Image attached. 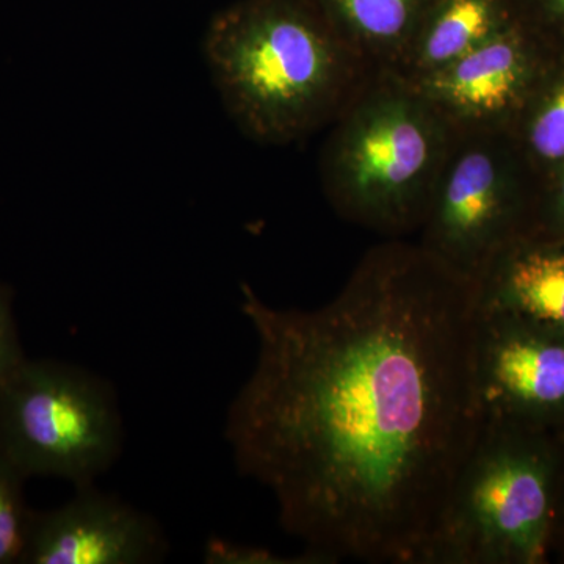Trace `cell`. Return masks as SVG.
I'll return each instance as SVG.
<instances>
[{
  "instance_id": "obj_1",
  "label": "cell",
  "mask_w": 564,
  "mask_h": 564,
  "mask_svg": "<svg viewBox=\"0 0 564 564\" xmlns=\"http://www.w3.org/2000/svg\"><path fill=\"white\" fill-rule=\"evenodd\" d=\"M240 310L258 356L226 414L239 474L334 564H421L484 425L477 282L391 239L325 306L274 307L242 284Z\"/></svg>"
},
{
  "instance_id": "obj_2",
  "label": "cell",
  "mask_w": 564,
  "mask_h": 564,
  "mask_svg": "<svg viewBox=\"0 0 564 564\" xmlns=\"http://www.w3.org/2000/svg\"><path fill=\"white\" fill-rule=\"evenodd\" d=\"M204 51L229 117L263 144L332 126L377 70L313 0H239L212 20Z\"/></svg>"
},
{
  "instance_id": "obj_3",
  "label": "cell",
  "mask_w": 564,
  "mask_h": 564,
  "mask_svg": "<svg viewBox=\"0 0 564 564\" xmlns=\"http://www.w3.org/2000/svg\"><path fill=\"white\" fill-rule=\"evenodd\" d=\"M454 135L411 82L377 69L332 124L323 193L352 225L391 239L421 231Z\"/></svg>"
},
{
  "instance_id": "obj_4",
  "label": "cell",
  "mask_w": 564,
  "mask_h": 564,
  "mask_svg": "<svg viewBox=\"0 0 564 564\" xmlns=\"http://www.w3.org/2000/svg\"><path fill=\"white\" fill-rule=\"evenodd\" d=\"M518 426L485 422L421 564L534 563L554 524V466Z\"/></svg>"
},
{
  "instance_id": "obj_5",
  "label": "cell",
  "mask_w": 564,
  "mask_h": 564,
  "mask_svg": "<svg viewBox=\"0 0 564 564\" xmlns=\"http://www.w3.org/2000/svg\"><path fill=\"white\" fill-rule=\"evenodd\" d=\"M122 445L117 392L84 367L25 358L0 384V448L28 478L95 485Z\"/></svg>"
},
{
  "instance_id": "obj_6",
  "label": "cell",
  "mask_w": 564,
  "mask_h": 564,
  "mask_svg": "<svg viewBox=\"0 0 564 564\" xmlns=\"http://www.w3.org/2000/svg\"><path fill=\"white\" fill-rule=\"evenodd\" d=\"M511 133L455 132L421 228V247L475 282L518 242Z\"/></svg>"
},
{
  "instance_id": "obj_7",
  "label": "cell",
  "mask_w": 564,
  "mask_h": 564,
  "mask_svg": "<svg viewBox=\"0 0 564 564\" xmlns=\"http://www.w3.org/2000/svg\"><path fill=\"white\" fill-rule=\"evenodd\" d=\"M475 384L485 422L518 425L519 419L558 414L564 410V334L518 315L480 310Z\"/></svg>"
},
{
  "instance_id": "obj_8",
  "label": "cell",
  "mask_w": 564,
  "mask_h": 564,
  "mask_svg": "<svg viewBox=\"0 0 564 564\" xmlns=\"http://www.w3.org/2000/svg\"><path fill=\"white\" fill-rule=\"evenodd\" d=\"M533 54L530 32L516 21L459 61L411 84L455 132H511L538 80Z\"/></svg>"
},
{
  "instance_id": "obj_9",
  "label": "cell",
  "mask_w": 564,
  "mask_h": 564,
  "mask_svg": "<svg viewBox=\"0 0 564 564\" xmlns=\"http://www.w3.org/2000/svg\"><path fill=\"white\" fill-rule=\"evenodd\" d=\"M169 554L161 524L95 485L76 488L62 507L32 513L25 564H148Z\"/></svg>"
},
{
  "instance_id": "obj_10",
  "label": "cell",
  "mask_w": 564,
  "mask_h": 564,
  "mask_svg": "<svg viewBox=\"0 0 564 564\" xmlns=\"http://www.w3.org/2000/svg\"><path fill=\"white\" fill-rule=\"evenodd\" d=\"M478 306L564 334V247L511 243L478 282Z\"/></svg>"
},
{
  "instance_id": "obj_11",
  "label": "cell",
  "mask_w": 564,
  "mask_h": 564,
  "mask_svg": "<svg viewBox=\"0 0 564 564\" xmlns=\"http://www.w3.org/2000/svg\"><path fill=\"white\" fill-rule=\"evenodd\" d=\"M510 0H432L392 73L417 82L452 65L514 24Z\"/></svg>"
},
{
  "instance_id": "obj_12",
  "label": "cell",
  "mask_w": 564,
  "mask_h": 564,
  "mask_svg": "<svg viewBox=\"0 0 564 564\" xmlns=\"http://www.w3.org/2000/svg\"><path fill=\"white\" fill-rule=\"evenodd\" d=\"M375 69L395 70L432 0H313Z\"/></svg>"
},
{
  "instance_id": "obj_13",
  "label": "cell",
  "mask_w": 564,
  "mask_h": 564,
  "mask_svg": "<svg viewBox=\"0 0 564 564\" xmlns=\"http://www.w3.org/2000/svg\"><path fill=\"white\" fill-rule=\"evenodd\" d=\"M519 132L524 152L551 172L564 166V76L533 91L511 132ZM510 132V133H511Z\"/></svg>"
},
{
  "instance_id": "obj_14",
  "label": "cell",
  "mask_w": 564,
  "mask_h": 564,
  "mask_svg": "<svg viewBox=\"0 0 564 564\" xmlns=\"http://www.w3.org/2000/svg\"><path fill=\"white\" fill-rule=\"evenodd\" d=\"M24 474L0 448V564L21 563L32 511L25 507Z\"/></svg>"
},
{
  "instance_id": "obj_15",
  "label": "cell",
  "mask_w": 564,
  "mask_h": 564,
  "mask_svg": "<svg viewBox=\"0 0 564 564\" xmlns=\"http://www.w3.org/2000/svg\"><path fill=\"white\" fill-rule=\"evenodd\" d=\"M203 560L207 564H334L310 549H304L302 554L281 555L259 545L232 543L218 536L207 540Z\"/></svg>"
},
{
  "instance_id": "obj_16",
  "label": "cell",
  "mask_w": 564,
  "mask_h": 564,
  "mask_svg": "<svg viewBox=\"0 0 564 564\" xmlns=\"http://www.w3.org/2000/svg\"><path fill=\"white\" fill-rule=\"evenodd\" d=\"M10 292L0 285V384L24 361Z\"/></svg>"
},
{
  "instance_id": "obj_17",
  "label": "cell",
  "mask_w": 564,
  "mask_h": 564,
  "mask_svg": "<svg viewBox=\"0 0 564 564\" xmlns=\"http://www.w3.org/2000/svg\"><path fill=\"white\" fill-rule=\"evenodd\" d=\"M516 21L521 25L532 21L564 29V0H510Z\"/></svg>"
},
{
  "instance_id": "obj_18",
  "label": "cell",
  "mask_w": 564,
  "mask_h": 564,
  "mask_svg": "<svg viewBox=\"0 0 564 564\" xmlns=\"http://www.w3.org/2000/svg\"><path fill=\"white\" fill-rule=\"evenodd\" d=\"M552 210L558 225L564 231V166L555 173L554 195H552Z\"/></svg>"
}]
</instances>
